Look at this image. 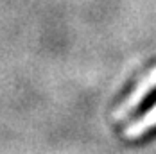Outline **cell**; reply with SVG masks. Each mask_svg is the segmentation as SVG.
Returning <instances> with one entry per match:
<instances>
[{
  "label": "cell",
  "instance_id": "cell-2",
  "mask_svg": "<svg viewBox=\"0 0 156 154\" xmlns=\"http://www.w3.org/2000/svg\"><path fill=\"white\" fill-rule=\"evenodd\" d=\"M154 125H156V104L151 109H147L136 122H133L127 129H126V136H127V138H136V136L144 135L145 131H149V129L154 127Z\"/></svg>",
  "mask_w": 156,
  "mask_h": 154
},
{
  "label": "cell",
  "instance_id": "cell-1",
  "mask_svg": "<svg viewBox=\"0 0 156 154\" xmlns=\"http://www.w3.org/2000/svg\"><path fill=\"white\" fill-rule=\"evenodd\" d=\"M154 88H156V68H153V70L140 81V84L133 90V93L122 102V106L115 111V118L120 120V118L127 117L135 108H138V104H140L142 100L153 92Z\"/></svg>",
  "mask_w": 156,
  "mask_h": 154
}]
</instances>
